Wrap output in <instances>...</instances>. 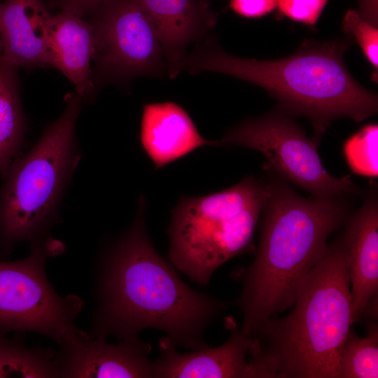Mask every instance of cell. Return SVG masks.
Instances as JSON below:
<instances>
[{
	"mask_svg": "<svg viewBox=\"0 0 378 378\" xmlns=\"http://www.w3.org/2000/svg\"><path fill=\"white\" fill-rule=\"evenodd\" d=\"M142 197L132 223L99 253L93 271L96 307L88 335L121 341L146 328L191 351L209 346L207 328L229 302L188 286L148 234Z\"/></svg>",
	"mask_w": 378,
	"mask_h": 378,
	"instance_id": "cell-1",
	"label": "cell"
},
{
	"mask_svg": "<svg viewBox=\"0 0 378 378\" xmlns=\"http://www.w3.org/2000/svg\"><path fill=\"white\" fill-rule=\"evenodd\" d=\"M341 196L305 198L284 181L266 184L259 245L240 273L236 301L244 335L251 338L269 318L293 306L302 281L326 252L328 237L349 217Z\"/></svg>",
	"mask_w": 378,
	"mask_h": 378,
	"instance_id": "cell-2",
	"label": "cell"
},
{
	"mask_svg": "<svg viewBox=\"0 0 378 378\" xmlns=\"http://www.w3.org/2000/svg\"><path fill=\"white\" fill-rule=\"evenodd\" d=\"M349 45L348 38L322 43L307 40L286 57L259 60L232 55L209 38L173 65L170 75L214 72L255 84L278 100L288 115L307 117L318 144L335 119L361 122L377 112V96L360 85L344 62Z\"/></svg>",
	"mask_w": 378,
	"mask_h": 378,
	"instance_id": "cell-3",
	"label": "cell"
},
{
	"mask_svg": "<svg viewBox=\"0 0 378 378\" xmlns=\"http://www.w3.org/2000/svg\"><path fill=\"white\" fill-rule=\"evenodd\" d=\"M292 311L251 337L248 361L266 378H340L342 345L355 323L348 253L328 246L297 291Z\"/></svg>",
	"mask_w": 378,
	"mask_h": 378,
	"instance_id": "cell-4",
	"label": "cell"
},
{
	"mask_svg": "<svg viewBox=\"0 0 378 378\" xmlns=\"http://www.w3.org/2000/svg\"><path fill=\"white\" fill-rule=\"evenodd\" d=\"M74 92L34 145L10 165L0 185V256L20 242L43 239L59 221L64 195L80 162L76 125L81 111Z\"/></svg>",
	"mask_w": 378,
	"mask_h": 378,
	"instance_id": "cell-5",
	"label": "cell"
},
{
	"mask_svg": "<svg viewBox=\"0 0 378 378\" xmlns=\"http://www.w3.org/2000/svg\"><path fill=\"white\" fill-rule=\"evenodd\" d=\"M265 192V183L248 176L218 192L183 197L167 230L172 265L206 286L220 265L251 251Z\"/></svg>",
	"mask_w": 378,
	"mask_h": 378,
	"instance_id": "cell-6",
	"label": "cell"
},
{
	"mask_svg": "<svg viewBox=\"0 0 378 378\" xmlns=\"http://www.w3.org/2000/svg\"><path fill=\"white\" fill-rule=\"evenodd\" d=\"M64 248V243L50 235L30 243L25 258L0 260V334L35 332L60 346L83 331L76 320L84 301L74 294L59 295L46 272L47 260Z\"/></svg>",
	"mask_w": 378,
	"mask_h": 378,
	"instance_id": "cell-7",
	"label": "cell"
},
{
	"mask_svg": "<svg viewBox=\"0 0 378 378\" xmlns=\"http://www.w3.org/2000/svg\"><path fill=\"white\" fill-rule=\"evenodd\" d=\"M220 142L223 146L259 151L281 177L312 197L328 198L358 192L349 175L335 177L326 170L318 144L281 108L240 123L230 129Z\"/></svg>",
	"mask_w": 378,
	"mask_h": 378,
	"instance_id": "cell-8",
	"label": "cell"
},
{
	"mask_svg": "<svg viewBox=\"0 0 378 378\" xmlns=\"http://www.w3.org/2000/svg\"><path fill=\"white\" fill-rule=\"evenodd\" d=\"M92 13L97 76L125 81L167 71L155 27L138 0H107Z\"/></svg>",
	"mask_w": 378,
	"mask_h": 378,
	"instance_id": "cell-9",
	"label": "cell"
},
{
	"mask_svg": "<svg viewBox=\"0 0 378 378\" xmlns=\"http://www.w3.org/2000/svg\"><path fill=\"white\" fill-rule=\"evenodd\" d=\"M151 345L137 335L117 344L83 331L59 346L57 363L62 378L153 377Z\"/></svg>",
	"mask_w": 378,
	"mask_h": 378,
	"instance_id": "cell-10",
	"label": "cell"
},
{
	"mask_svg": "<svg viewBox=\"0 0 378 378\" xmlns=\"http://www.w3.org/2000/svg\"><path fill=\"white\" fill-rule=\"evenodd\" d=\"M227 340L216 347L181 354L167 337L158 342L160 354L153 362L155 378H263L247 358L252 340L244 335L235 320L225 321Z\"/></svg>",
	"mask_w": 378,
	"mask_h": 378,
	"instance_id": "cell-11",
	"label": "cell"
},
{
	"mask_svg": "<svg viewBox=\"0 0 378 378\" xmlns=\"http://www.w3.org/2000/svg\"><path fill=\"white\" fill-rule=\"evenodd\" d=\"M52 16L43 0H1V55L18 69L49 66Z\"/></svg>",
	"mask_w": 378,
	"mask_h": 378,
	"instance_id": "cell-12",
	"label": "cell"
},
{
	"mask_svg": "<svg viewBox=\"0 0 378 378\" xmlns=\"http://www.w3.org/2000/svg\"><path fill=\"white\" fill-rule=\"evenodd\" d=\"M342 239L349 257V273L355 323L378 293V203L374 192L346 220Z\"/></svg>",
	"mask_w": 378,
	"mask_h": 378,
	"instance_id": "cell-13",
	"label": "cell"
},
{
	"mask_svg": "<svg viewBox=\"0 0 378 378\" xmlns=\"http://www.w3.org/2000/svg\"><path fill=\"white\" fill-rule=\"evenodd\" d=\"M95 37L90 21L61 10L52 15L49 27V66L61 71L74 85L82 101L92 97L95 84L91 67Z\"/></svg>",
	"mask_w": 378,
	"mask_h": 378,
	"instance_id": "cell-14",
	"label": "cell"
},
{
	"mask_svg": "<svg viewBox=\"0 0 378 378\" xmlns=\"http://www.w3.org/2000/svg\"><path fill=\"white\" fill-rule=\"evenodd\" d=\"M140 139L156 169L200 147L223 146L220 141H210L202 136L187 112L173 102L144 106Z\"/></svg>",
	"mask_w": 378,
	"mask_h": 378,
	"instance_id": "cell-15",
	"label": "cell"
},
{
	"mask_svg": "<svg viewBox=\"0 0 378 378\" xmlns=\"http://www.w3.org/2000/svg\"><path fill=\"white\" fill-rule=\"evenodd\" d=\"M138 1L155 27L168 68L182 60L188 45L200 41L217 22L206 0Z\"/></svg>",
	"mask_w": 378,
	"mask_h": 378,
	"instance_id": "cell-16",
	"label": "cell"
},
{
	"mask_svg": "<svg viewBox=\"0 0 378 378\" xmlns=\"http://www.w3.org/2000/svg\"><path fill=\"white\" fill-rule=\"evenodd\" d=\"M15 68L0 54V176L22 154L26 120Z\"/></svg>",
	"mask_w": 378,
	"mask_h": 378,
	"instance_id": "cell-17",
	"label": "cell"
},
{
	"mask_svg": "<svg viewBox=\"0 0 378 378\" xmlns=\"http://www.w3.org/2000/svg\"><path fill=\"white\" fill-rule=\"evenodd\" d=\"M56 358L52 348L28 346L20 339L0 334V378L59 377Z\"/></svg>",
	"mask_w": 378,
	"mask_h": 378,
	"instance_id": "cell-18",
	"label": "cell"
},
{
	"mask_svg": "<svg viewBox=\"0 0 378 378\" xmlns=\"http://www.w3.org/2000/svg\"><path fill=\"white\" fill-rule=\"evenodd\" d=\"M367 334L358 336L352 329L340 354V378L378 377V326L377 321L366 324Z\"/></svg>",
	"mask_w": 378,
	"mask_h": 378,
	"instance_id": "cell-19",
	"label": "cell"
},
{
	"mask_svg": "<svg viewBox=\"0 0 378 378\" xmlns=\"http://www.w3.org/2000/svg\"><path fill=\"white\" fill-rule=\"evenodd\" d=\"M378 126L368 124L349 138L344 146V153L351 169L367 177H377Z\"/></svg>",
	"mask_w": 378,
	"mask_h": 378,
	"instance_id": "cell-20",
	"label": "cell"
},
{
	"mask_svg": "<svg viewBox=\"0 0 378 378\" xmlns=\"http://www.w3.org/2000/svg\"><path fill=\"white\" fill-rule=\"evenodd\" d=\"M342 29L355 38L366 58L374 67L372 79L377 83L378 29L377 27L363 20L358 12L349 10L342 22Z\"/></svg>",
	"mask_w": 378,
	"mask_h": 378,
	"instance_id": "cell-21",
	"label": "cell"
},
{
	"mask_svg": "<svg viewBox=\"0 0 378 378\" xmlns=\"http://www.w3.org/2000/svg\"><path fill=\"white\" fill-rule=\"evenodd\" d=\"M328 0H277L279 12L306 25H314Z\"/></svg>",
	"mask_w": 378,
	"mask_h": 378,
	"instance_id": "cell-22",
	"label": "cell"
},
{
	"mask_svg": "<svg viewBox=\"0 0 378 378\" xmlns=\"http://www.w3.org/2000/svg\"><path fill=\"white\" fill-rule=\"evenodd\" d=\"M230 8L240 16L258 18L276 8L277 0H229Z\"/></svg>",
	"mask_w": 378,
	"mask_h": 378,
	"instance_id": "cell-23",
	"label": "cell"
},
{
	"mask_svg": "<svg viewBox=\"0 0 378 378\" xmlns=\"http://www.w3.org/2000/svg\"><path fill=\"white\" fill-rule=\"evenodd\" d=\"M107 0H53L61 10L69 11L83 17L93 13Z\"/></svg>",
	"mask_w": 378,
	"mask_h": 378,
	"instance_id": "cell-24",
	"label": "cell"
},
{
	"mask_svg": "<svg viewBox=\"0 0 378 378\" xmlns=\"http://www.w3.org/2000/svg\"><path fill=\"white\" fill-rule=\"evenodd\" d=\"M360 16L369 23L377 27V0H358Z\"/></svg>",
	"mask_w": 378,
	"mask_h": 378,
	"instance_id": "cell-25",
	"label": "cell"
},
{
	"mask_svg": "<svg viewBox=\"0 0 378 378\" xmlns=\"http://www.w3.org/2000/svg\"><path fill=\"white\" fill-rule=\"evenodd\" d=\"M1 50H2V46H1V38H0V54L1 53Z\"/></svg>",
	"mask_w": 378,
	"mask_h": 378,
	"instance_id": "cell-26",
	"label": "cell"
}]
</instances>
